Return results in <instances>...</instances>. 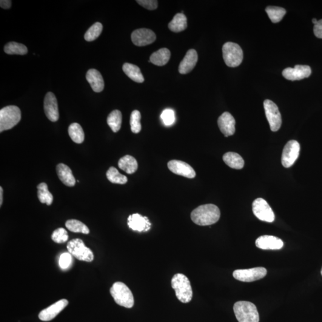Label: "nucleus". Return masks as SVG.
Masks as SVG:
<instances>
[{
  "instance_id": "obj_1",
  "label": "nucleus",
  "mask_w": 322,
  "mask_h": 322,
  "mask_svg": "<svg viewBox=\"0 0 322 322\" xmlns=\"http://www.w3.org/2000/svg\"><path fill=\"white\" fill-rule=\"evenodd\" d=\"M192 221L199 226L215 224L220 218V211L214 204H205L196 208L190 215Z\"/></svg>"
},
{
  "instance_id": "obj_2",
  "label": "nucleus",
  "mask_w": 322,
  "mask_h": 322,
  "mask_svg": "<svg viewBox=\"0 0 322 322\" xmlns=\"http://www.w3.org/2000/svg\"><path fill=\"white\" fill-rule=\"evenodd\" d=\"M172 286L175 290L177 298L183 303H188L192 300L193 290L190 282L186 276L178 273L172 279Z\"/></svg>"
},
{
  "instance_id": "obj_3",
  "label": "nucleus",
  "mask_w": 322,
  "mask_h": 322,
  "mask_svg": "<svg viewBox=\"0 0 322 322\" xmlns=\"http://www.w3.org/2000/svg\"><path fill=\"white\" fill-rule=\"evenodd\" d=\"M236 319L239 322H259L257 309L255 304L250 301H240L236 302L233 306Z\"/></svg>"
},
{
  "instance_id": "obj_4",
  "label": "nucleus",
  "mask_w": 322,
  "mask_h": 322,
  "mask_svg": "<svg viewBox=\"0 0 322 322\" xmlns=\"http://www.w3.org/2000/svg\"><path fill=\"white\" fill-rule=\"evenodd\" d=\"M111 295L119 306L130 309L135 304L132 291L126 285L121 282H116L110 287Z\"/></svg>"
},
{
  "instance_id": "obj_5",
  "label": "nucleus",
  "mask_w": 322,
  "mask_h": 322,
  "mask_svg": "<svg viewBox=\"0 0 322 322\" xmlns=\"http://www.w3.org/2000/svg\"><path fill=\"white\" fill-rule=\"evenodd\" d=\"M21 119V111L18 107L8 106L0 110V132L11 129Z\"/></svg>"
},
{
  "instance_id": "obj_6",
  "label": "nucleus",
  "mask_w": 322,
  "mask_h": 322,
  "mask_svg": "<svg viewBox=\"0 0 322 322\" xmlns=\"http://www.w3.org/2000/svg\"><path fill=\"white\" fill-rule=\"evenodd\" d=\"M223 56L225 63L229 67L235 68L239 66L243 61V51L238 44L228 42L223 45Z\"/></svg>"
},
{
  "instance_id": "obj_7",
  "label": "nucleus",
  "mask_w": 322,
  "mask_h": 322,
  "mask_svg": "<svg viewBox=\"0 0 322 322\" xmlns=\"http://www.w3.org/2000/svg\"><path fill=\"white\" fill-rule=\"evenodd\" d=\"M67 249L71 255L79 260L92 262L94 260L92 250L85 246L80 239H74L68 242Z\"/></svg>"
},
{
  "instance_id": "obj_8",
  "label": "nucleus",
  "mask_w": 322,
  "mask_h": 322,
  "mask_svg": "<svg viewBox=\"0 0 322 322\" xmlns=\"http://www.w3.org/2000/svg\"><path fill=\"white\" fill-rule=\"evenodd\" d=\"M252 212L256 218L261 221L272 223L275 219L274 212L269 204L263 198L256 199L252 203Z\"/></svg>"
},
{
  "instance_id": "obj_9",
  "label": "nucleus",
  "mask_w": 322,
  "mask_h": 322,
  "mask_svg": "<svg viewBox=\"0 0 322 322\" xmlns=\"http://www.w3.org/2000/svg\"><path fill=\"white\" fill-rule=\"evenodd\" d=\"M264 108L270 129L272 132H277L282 125L281 114L277 105L270 100H266L264 102Z\"/></svg>"
},
{
  "instance_id": "obj_10",
  "label": "nucleus",
  "mask_w": 322,
  "mask_h": 322,
  "mask_svg": "<svg viewBox=\"0 0 322 322\" xmlns=\"http://www.w3.org/2000/svg\"><path fill=\"white\" fill-rule=\"evenodd\" d=\"M267 271L263 267L252 268L249 269L236 270L233 273L236 280L244 282H251L260 280L266 276Z\"/></svg>"
},
{
  "instance_id": "obj_11",
  "label": "nucleus",
  "mask_w": 322,
  "mask_h": 322,
  "mask_svg": "<svg viewBox=\"0 0 322 322\" xmlns=\"http://www.w3.org/2000/svg\"><path fill=\"white\" fill-rule=\"evenodd\" d=\"M300 152V145L297 141H290L285 146L282 155V164L284 167L292 166L297 161Z\"/></svg>"
},
{
  "instance_id": "obj_12",
  "label": "nucleus",
  "mask_w": 322,
  "mask_h": 322,
  "mask_svg": "<svg viewBox=\"0 0 322 322\" xmlns=\"http://www.w3.org/2000/svg\"><path fill=\"white\" fill-rule=\"evenodd\" d=\"M312 73L311 68L307 65H295V67L287 68L282 72L285 78L287 80H301L309 77Z\"/></svg>"
},
{
  "instance_id": "obj_13",
  "label": "nucleus",
  "mask_w": 322,
  "mask_h": 322,
  "mask_svg": "<svg viewBox=\"0 0 322 322\" xmlns=\"http://www.w3.org/2000/svg\"><path fill=\"white\" fill-rule=\"evenodd\" d=\"M156 39L155 34L146 28L136 30L132 34V40L137 46H146L153 43Z\"/></svg>"
},
{
  "instance_id": "obj_14",
  "label": "nucleus",
  "mask_w": 322,
  "mask_h": 322,
  "mask_svg": "<svg viewBox=\"0 0 322 322\" xmlns=\"http://www.w3.org/2000/svg\"><path fill=\"white\" fill-rule=\"evenodd\" d=\"M168 168L175 175L181 176L188 179H193L196 177L194 169L186 162L179 160H172L168 162Z\"/></svg>"
},
{
  "instance_id": "obj_15",
  "label": "nucleus",
  "mask_w": 322,
  "mask_h": 322,
  "mask_svg": "<svg viewBox=\"0 0 322 322\" xmlns=\"http://www.w3.org/2000/svg\"><path fill=\"white\" fill-rule=\"evenodd\" d=\"M44 109L45 115L51 122H56L59 118L58 101L53 93L48 92L45 97Z\"/></svg>"
},
{
  "instance_id": "obj_16",
  "label": "nucleus",
  "mask_w": 322,
  "mask_h": 322,
  "mask_svg": "<svg viewBox=\"0 0 322 322\" xmlns=\"http://www.w3.org/2000/svg\"><path fill=\"white\" fill-rule=\"evenodd\" d=\"M68 303L69 302L66 299H62L56 302L46 309L42 310L38 315L39 319L44 322L53 320L68 306Z\"/></svg>"
},
{
  "instance_id": "obj_17",
  "label": "nucleus",
  "mask_w": 322,
  "mask_h": 322,
  "mask_svg": "<svg viewBox=\"0 0 322 322\" xmlns=\"http://www.w3.org/2000/svg\"><path fill=\"white\" fill-rule=\"evenodd\" d=\"M255 245L260 249L276 250H281L284 246V242L276 236L263 235L256 239Z\"/></svg>"
},
{
  "instance_id": "obj_18",
  "label": "nucleus",
  "mask_w": 322,
  "mask_h": 322,
  "mask_svg": "<svg viewBox=\"0 0 322 322\" xmlns=\"http://www.w3.org/2000/svg\"><path fill=\"white\" fill-rule=\"evenodd\" d=\"M218 125L221 132L225 137L234 135L236 121L229 112H224L218 119Z\"/></svg>"
},
{
  "instance_id": "obj_19",
  "label": "nucleus",
  "mask_w": 322,
  "mask_h": 322,
  "mask_svg": "<svg viewBox=\"0 0 322 322\" xmlns=\"http://www.w3.org/2000/svg\"><path fill=\"white\" fill-rule=\"evenodd\" d=\"M128 226L131 229L138 232H147L150 229L151 224L146 216H143L139 214H134L128 216Z\"/></svg>"
},
{
  "instance_id": "obj_20",
  "label": "nucleus",
  "mask_w": 322,
  "mask_h": 322,
  "mask_svg": "<svg viewBox=\"0 0 322 322\" xmlns=\"http://www.w3.org/2000/svg\"><path fill=\"white\" fill-rule=\"evenodd\" d=\"M198 60V53L195 50H188L183 61L179 64V72L181 74H186L191 72L197 64Z\"/></svg>"
},
{
  "instance_id": "obj_21",
  "label": "nucleus",
  "mask_w": 322,
  "mask_h": 322,
  "mask_svg": "<svg viewBox=\"0 0 322 322\" xmlns=\"http://www.w3.org/2000/svg\"><path fill=\"white\" fill-rule=\"evenodd\" d=\"M56 172L58 178L63 183L67 186H75L76 180L73 175L72 170L64 164H59L57 165Z\"/></svg>"
},
{
  "instance_id": "obj_22",
  "label": "nucleus",
  "mask_w": 322,
  "mask_h": 322,
  "mask_svg": "<svg viewBox=\"0 0 322 322\" xmlns=\"http://www.w3.org/2000/svg\"><path fill=\"white\" fill-rule=\"evenodd\" d=\"M86 79L94 92L100 93L104 90L105 87L104 78L98 70L95 69L88 70Z\"/></svg>"
},
{
  "instance_id": "obj_23",
  "label": "nucleus",
  "mask_w": 322,
  "mask_h": 322,
  "mask_svg": "<svg viewBox=\"0 0 322 322\" xmlns=\"http://www.w3.org/2000/svg\"><path fill=\"white\" fill-rule=\"evenodd\" d=\"M225 164L232 169L241 170L244 167V160L240 155L235 152H227L223 156Z\"/></svg>"
},
{
  "instance_id": "obj_24",
  "label": "nucleus",
  "mask_w": 322,
  "mask_h": 322,
  "mask_svg": "<svg viewBox=\"0 0 322 322\" xmlns=\"http://www.w3.org/2000/svg\"><path fill=\"white\" fill-rule=\"evenodd\" d=\"M170 58V51L168 48H163L152 54L150 62L156 66L162 67L169 62Z\"/></svg>"
},
{
  "instance_id": "obj_25",
  "label": "nucleus",
  "mask_w": 322,
  "mask_h": 322,
  "mask_svg": "<svg viewBox=\"0 0 322 322\" xmlns=\"http://www.w3.org/2000/svg\"><path fill=\"white\" fill-rule=\"evenodd\" d=\"M119 169L124 171L128 175H132L138 169V163L132 156L125 155L119 159L118 162Z\"/></svg>"
},
{
  "instance_id": "obj_26",
  "label": "nucleus",
  "mask_w": 322,
  "mask_h": 322,
  "mask_svg": "<svg viewBox=\"0 0 322 322\" xmlns=\"http://www.w3.org/2000/svg\"><path fill=\"white\" fill-rule=\"evenodd\" d=\"M122 70L126 75L133 81L138 83H142L144 82V77L142 75L141 71L136 65L125 63L122 67Z\"/></svg>"
},
{
  "instance_id": "obj_27",
  "label": "nucleus",
  "mask_w": 322,
  "mask_h": 322,
  "mask_svg": "<svg viewBox=\"0 0 322 322\" xmlns=\"http://www.w3.org/2000/svg\"><path fill=\"white\" fill-rule=\"evenodd\" d=\"M187 21L183 13L176 14L172 21L169 23V28L174 33L181 32L186 29Z\"/></svg>"
},
{
  "instance_id": "obj_28",
  "label": "nucleus",
  "mask_w": 322,
  "mask_h": 322,
  "mask_svg": "<svg viewBox=\"0 0 322 322\" xmlns=\"http://www.w3.org/2000/svg\"><path fill=\"white\" fill-rule=\"evenodd\" d=\"M122 113L119 110H114L107 116V123L114 133H117L121 129Z\"/></svg>"
},
{
  "instance_id": "obj_29",
  "label": "nucleus",
  "mask_w": 322,
  "mask_h": 322,
  "mask_svg": "<svg viewBox=\"0 0 322 322\" xmlns=\"http://www.w3.org/2000/svg\"><path fill=\"white\" fill-rule=\"evenodd\" d=\"M68 133L72 141L76 143L81 144L84 141V131L81 125L78 123L71 124L68 128Z\"/></svg>"
},
{
  "instance_id": "obj_30",
  "label": "nucleus",
  "mask_w": 322,
  "mask_h": 322,
  "mask_svg": "<svg viewBox=\"0 0 322 322\" xmlns=\"http://www.w3.org/2000/svg\"><path fill=\"white\" fill-rule=\"evenodd\" d=\"M37 195L39 201L42 204H46L47 205H51L53 203V196L48 189V186L46 183H41L37 186Z\"/></svg>"
},
{
  "instance_id": "obj_31",
  "label": "nucleus",
  "mask_w": 322,
  "mask_h": 322,
  "mask_svg": "<svg viewBox=\"0 0 322 322\" xmlns=\"http://www.w3.org/2000/svg\"><path fill=\"white\" fill-rule=\"evenodd\" d=\"M107 177L108 180L114 184H124L128 181L127 177L121 175L118 170L113 167H110L107 170Z\"/></svg>"
},
{
  "instance_id": "obj_32",
  "label": "nucleus",
  "mask_w": 322,
  "mask_h": 322,
  "mask_svg": "<svg viewBox=\"0 0 322 322\" xmlns=\"http://www.w3.org/2000/svg\"><path fill=\"white\" fill-rule=\"evenodd\" d=\"M4 51L8 55H24L28 53V48L24 44L10 42L5 45Z\"/></svg>"
},
{
  "instance_id": "obj_33",
  "label": "nucleus",
  "mask_w": 322,
  "mask_h": 322,
  "mask_svg": "<svg viewBox=\"0 0 322 322\" xmlns=\"http://www.w3.org/2000/svg\"><path fill=\"white\" fill-rule=\"evenodd\" d=\"M65 226L68 230L72 232L81 233L85 235L90 233V230L86 225L80 221L75 220V219L68 220L65 223Z\"/></svg>"
},
{
  "instance_id": "obj_34",
  "label": "nucleus",
  "mask_w": 322,
  "mask_h": 322,
  "mask_svg": "<svg viewBox=\"0 0 322 322\" xmlns=\"http://www.w3.org/2000/svg\"><path fill=\"white\" fill-rule=\"evenodd\" d=\"M266 11L270 19L273 23H278L281 21L286 13V10L284 8L275 6L267 7L266 8Z\"/></svg>"
},
{
  "instance_id": "obj_35",
  "label": "nucleus",
  "mask_w": 322,
  "mask_h": 322,
  "mask_svg": "<svg viewBox=\"0 0 322 322\" xmlns=\"http://www.w3.org/2000/svg\"><path fill=\"white\" fill-rule=\"evenodd\" d=\"M103 25L101 23H95L85 34L84 38L85 40L87 41H95L101 35Z\"/></svg>"
},
{
  "instance_id": "obj_36",
  "label": "nucleus",
  "mask_w": 322,
  "mask_h": 322,
  "mask_svg": "<svg viewBox=\"0 0 322 322\" xmlns=\"http://www.w3.org/2000/svg\"><path fill=\"white\" fill-rule=\"evenodd\" d=\"M141 114L138 110L133 111L130 116L131 130L133 133L138 134L142 130Z\"/></svg>"
},
{
  "instance_id": "obj_37",
  "label": "nucleus",
  "mask_w": 322,
  "mask_h": 322,
  "mask_svg": "<svg viewBox=\"0 0 322 322\" xmlns=\"http://www.w3.org/2000/svg\"><path fill=\"white\" fill-rule=\"evenodd\" d=\"M68 238L67 231L62 227L54 231L51 235V239L57 244L65 243L68 240Z\"/></svg>"
},
{
  "instance_id": "obj_38",
  "label": "nucleus",
  "mask_w": 322,
  "mask_h": 322,
  "mask_svg": "<svg viewBox=\"0 0 322 322\" xmlns=\"http://www.w3.org/2000/svg\"><path fill=\"white\" fill-rule=\"evenodd\" d=\"M161 118L167 126H170L175 121V113L172 109H165L162 112Z\"/></svg>"
},
{
  "instance_id": "obj_39",
  "label": "nucleus",
  "mask_w": 322,
  "mask_h": 322,
  "mask_svg": "<svg viewBox=\"0 0 322 322\" xmlns=\"http://www.w3.org/2000/svg\"><path fill=\"white\" fill-rule=\"evenodd\" d=\"M72 263V255L70 253H62L59 258V266L63 270L68 269Z\"/></svg>"
},
{
  "instance_id": "obj_40",
  "label": "nucleus",
  "mask_w": 322,
  "mask_h": 322,
  "mask_svg": "<svg viewBox=\"0 0 322 322\" xmlns=\"http://www.w3.org/2000/svg\"><path fill=\"white\" fill-rule=\"evenodd\" d=\"M137 2L147 10H155L158 7V1L155 0H138Z\"/></svg>"
},
{
  "instance_id": "obj_41",
  "label": "nucleus",
  "mask_w": 322,
  "mask_h": 322,
  "mask_svg": "<svg viewBox=\"0 0 322 322\" xmlns=\"http://www.w3.org/2000/svg\"><path fill=\"white\" fill-rule=\"evenodd\" d=\"M314 34L316 37L322 39V19L318 21L317 24L315 25Z\"/></svg>"
},
{
  "instance_id": "obj_42",
  "label": "nucleus",
  "mask_w": 322,
  "mask_h": 322,
  "mask_svg": "<svg viewBox=\"0 0 322 322\" xmlns=\"http://www.w3.org/2000/svg\"><path fill=\"white\" fill-rule=\"evenodd\" d=\"M11 5V1L10 0H1L0 1V5L2 8L4 9H8L10 8Z\"/></svg>"
},
{
  "instance_id": "obj_43",
  "label": "nucleus",
  "mask_w": 322,
  "mask_h": 322,
  "mask_svg": "<svg viewBox=\"0 0 322 322\" xmlns=\"http://www.w3.org/2000/svg\"><path fill=\"white\" fill-rule=\"evenodd\" d=\"M3 202V189L2 187H0V206L1 207Z\"/></svg>"
},
{
  "instance_id": "obj_44",
  "label": "nucleus",
  "mask_w": 322,
  "mask_h": 322,
  "mask_svg": "<svg viewBox=\"0 0 322 322\" xmlns=\"http://www.w3.org/2000/svg\"><path fill=\"white\" fill-rule=\"evenodd\" d=\"M318 22V20L316 19H315V18H313V19H312V22H313V24H314L315 25H316V24H317Z\"/></svg>"
},
{
  "instance_id": "obj_45",
  "label": "nucleus",
  "mask_w": 322,
  "mask_h": 322,
  "mask_svg": "<svg viewBox=\"0 0 322 322\" xmlns=\"http://www.w3.org/2000/svg\"><path fill=\"white\" fill-rule=\"evenodd\" d=\"M321 275L322 276V270H321Z\"/></svg>"
}]
</instances>
